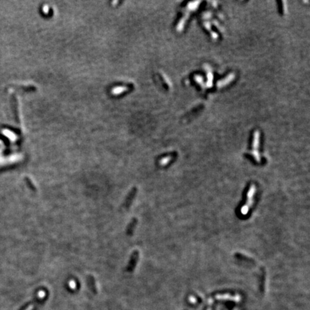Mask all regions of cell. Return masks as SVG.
Returning a JSON list of instances; mask_svg holds the SVG:
<instances>
[{
	"instance_id": "obj_1",
	"label": "cell",
	"mask_w": 310,
	"mask_h": 310,
	"mask_svg": "<svg viewBox=\"0 0 310 310\" xmlns=\"http://www.w3.org/2000/svg\"><path fill=\"white\" fill-rule=\"evenodd\" d=\"M33 307H34L33 305H32V306H30V307H29L27 308V309H26V310H32V309H33Z\"/></svg>"
},
{
	"instance_id": "obj_2",
	"label": "cell",
	"mask_w": 310,
	"mask_h": 310,
	"mask_svg": "<svg viewBox=\"0 0 310 310\" xmlns=\"http://www.w3.org/2000/svg\"><path fill=\"white\" fill-rule=\"evenodd\" d=\"M208 310H211V309H208Z\"/></svg>"
}]
</instances>
